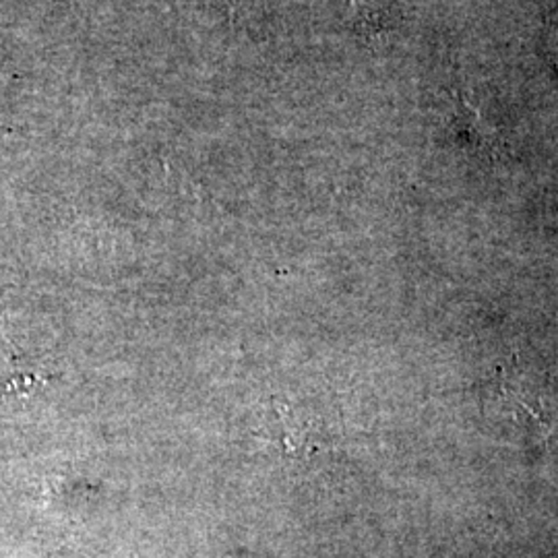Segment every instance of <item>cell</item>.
Instances as JSON below:
<instances>
[{
    "mask_svg": "<svg viewBox=\"0 0 558 558\" xmlns=\"http://www.w3.org/2000/svg\"><path fill=\"white\" fill-rule=\"evenodd\" d=\"M534 391H530L523 385H515V380L511 377H502L495 383V389L490 387V399L499 401L502 412L507 414V418H513L518 424H538L539 428L546 426V408L544 405H532L534 401L542 399H532V401H523L530 398Z\"/></svg>",
    "mask_w": 558,
    "mask_h": 558,
    "instance_id": "6da1fadb",
    "label": "cell"
}]
</instances>
